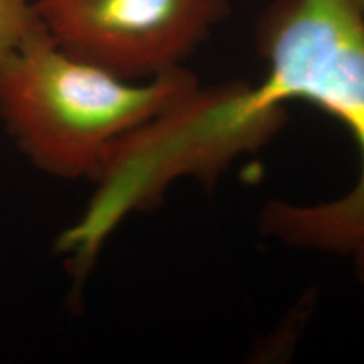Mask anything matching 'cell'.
Segmentation results:
<instances>
[{
	"label": "cell",
	"instance_id": "cell-1",
	"mask_svg": "<svg viewBox=\"0 0 364 364\" xmlns=\"http://www.w3.org/2000/svg\"><path fill=\"white\" fill-rule=\"evenodd\" d=\"M267 75L250 85V110L287 102L317 105L351 132L361 167L339 198L316 204L272 201L263 235L292 248L353 255L364 243V9L359 0H277L258 24Z\"/></svg>",
	"mask_w": 364,
	"mask_h": 364
},
{
	"label": "cell",
	"instance_id": "cell-2",
	"mask_svg": "<svg viewBox=\"0 0 364 364\" xmlns=\"http://www.w3.org/2000/svg\"><path fill=\"white\" fill-rule=\"evenodd\" d=\"M198 85L184 66L147 81L118 78L46 31L0 65V115L41 171L95 181L125 135Z\"/></svg>",
	"mask_w": 364,
	"mask_h": 364
},
{
	"label": "cell",
	"instance_id": "cell-3",
	"mask_svg": "<svg viewBox=\"0 0 364 364\" xmlns=\"http://www.w3.org/2000/svg\"><path fill=\"white\" fill-rule=\"evenodd\" d=\"M59 48L129 81L182 68L226 16L228 0H36Z\"/></svg>",
	"mask_w": 364,
	"mask_h": 364
},
{
	"label": "cell",
	"instance_id": "cell-4",
	"mask_svg": "<svg viewBox=\"0 0 364 364\" xmlns=\"http://www.w3.org/2000/svg\"><path fill=\"white\" fill-rule=\"evenodd\" d=\"M43 33L36 0H0V65Z\"/></svg>",
	"mask_w": 364,
	"mask_h": 364
},
{
	"label": "cell",
	"instance_id": "cell-5",
	"mask_svg": "<svg viewBox=\"0 0 364 364\" xmlns=\"http://www.w3.org/2000/svg\"><path fill=\"white\" fill-rule=\"evenodd\" d=\"M351 257L354 258V267H356V277L359 284L364 287V243L351 255Z\"/></svg>",
	"mask_w": 364,
	"mask_h": 364
},
{
	"label": "cell",
	"instance_id": "cell-6",
	"mask_svg": "<svg viewBox=\"0 0 364 364\" xmlns=\"http://www.w3.org/2000/svg\"><path fill=\"white\" fill-rule=\"evenodd\" d=\"M359 2H361V6H363V9H364V0H359Z\"/></svg>",
	"mask_w": 364,
	"mask_h": 364
}]
</instances>
